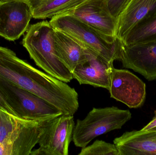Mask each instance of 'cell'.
Segmentation results:
<instances>
[{
  "label": "cell",
  "mask_w": 156,
  "mask_h": 155,
  "mask_svg": "<svg viewBox=\"0 0 156 155\" xmlns=\"http://www.w3.org/2000/svg\"><path fill=\"white\" fill-rule=\"evenodd\" d=\"M155 142L156 143V137L155 138Z\"/></svg>",
  "instance_id": "cell-23"
},
{
  "label": "cell",
  "mask_w": 156,
  "mask_h": 155,
  "mask_svg": "<svg viewBox=\"0 0 156 155\" xmlns=\"http://www.w3.org/2000/svg\"><path fill=\"white\" fill-rule=\"evenodd\" d=\"M155 127H156V111L154 112V116L153 117L152 121H150L146 126H145L142 129V130L147 131V130H150V129Z\"/></svg>",
  "instance_id": "cell-21"
},
{
  "label": "cell",
  "mask_w": 156,
  "mask_h": 155,
  "mask_svg": "<svg viewBox=\"0 0 156 155\" xmlns=\"http://www.w3.org/2000/svg\"><path fill=\"white\" fill-rule=\"evenodd\" d=\"M130 1L131 0H107L110 12L116 20Z\"/></svg>",
  "instance_id": "cell-19"
},
{
  "label": "cell",
  "mask_w": 156,
  "mask_h": 155,
  "mask_svg": "<svg viewBox=\"0 0 156 155\" xmlns=\"http://www.w3.org/2000/svg\"><path fill=\"white\" fill-rule=\"evenodd\" d=\"M150 131H156V127H154V128H152V129H150ZM148 131V130H147Z\"/></svg>",
  "instance_id": "cell-22"
},
{
  "label": "cell",
  "mask_w": 156,
  "mask_h": 155,
  "mask_svg": "<svg viewBox=\"0 0 156 155\" xmlns=\"http://www.w3.org/2000/svg\"><path fill=\"white\" fill-rule=\"evenodd\" d=\"M87 51L86 59L72 73L73 79L80 85H90L109 90L113 65L108 63L94 53Z\"/></svg>",
  "instance_id": "cell-12"
},
{
  "label": "cell",
  "mask_w": 156,
  "mask_h": 155,
  "mask_svg": "<svg viewBox=\"0 0 156 155\" xmlns=\"http://www.w3.org/2000/svg\"><path fill=\"white\" fill-rule=\"evenodd\" d=\"M75 126L74 116L62 114L52 119L40 136L39 148L30 155H68Z\"/></svg>",
  "instance_id": "cell-7"
},
{
  "label": "cell",
  "mask_w": 156,
  "mask_h": 155,
  "mask_svg": "<svg viewBox=\"0 0 156 155\" xmlns=\"http://www.w3.org/2000/svg\"><path fill=\"white\" fill-rule=\"evenodd\" d=\"M111 97L130 108L141 107L146 98L145 83L133 73L113 67L110 88Z\"/></svg>",
  "instance_id": "cell-8"
},
{
  "label": "cell",
  "mask_w": 156,
  "mask_h": 155,
  "mask_svg": "<svg viewBox=\"0 0 156 155\" xmlns=\"http://www.w3.org/2000/svg\"><path fill=\"white\" fill-rule=\"evenodd\" d=\"M79 155H119L114 144L96 140L91 145L82 148Z\"/></svg>",
  "instance_id": "cell-18"
},
{
  "label": "cell",
  "mask_w": 156,
  "mask_h": 155,
  "mask_svg": "<svg viewBox=\"0 0 156 155\" xmlns=\"http://www.w3.org/2000/svg\"><path fill=\"white\" fill-rule=\"evenodd\" d=\"M0 108L8 112V113L13 115L16 116V114L13 111L12 109L9 106L5 99H4L1 92H0Z\"/></svg>",
  "instance_id": "cell-20"
},
{
  "label": "cell",
  "mask_w": 156,
  "mask_h": 155,
  "mask_svg": "<svg viewBox=\"0 0 156 155\" xmlns=\"http://www.w3.org/2000/svg\"><path fill=\"white\" fill-rule=\"evenodd\" d=\"M51 119L25 120L0 108V155H30Z\"/></svg>",
  "instance_id": "cell-4"
},
{
  "label": "cell",
  "mask_w": 156,
  "mask_h": 155,
  "mask_svg": "<svg viewBox=\"0 0 156 155\" xmlns=\"http://www.w3.org/2000/svg\"><path fill=\"white\" fill-rule=\"evenodd\" d=\"M156 14V0H131L117 20L115 36L122 41L139 23Z\"/></svg>",
  "instance_id": "cell-13"
},
{
  "label": "cell",
  "mask_w": 156,
  "mask_h": 155,
  "mask_svg": "<svg viewBox=\"0 0 156 155\" xmlns=\"http://www.w3.org/2000/svg\"><path fill=\"white\" fill-rule=\"evenodd\" d=\"M132 118L128 110L115 106L93 108L83 120L75 124L73 141L77 147H85L94 139L113 130H118Z\"/></svg>",
  "instance_id": "cell-5"
},
{
  "label": "cell",
  "mask_w": 156,
  "mask_h": 155,
  "mask_svg": "<svg viewBox=\"0 0 156 155\" xmlns=\"http://www.w3.org/2000/svg\"><path fill=\"white\" fill-rule=\"evenodd\" d=\"M156 131L142 129L124 133L114 140L119 155H156Z\"/></svg>",
  "instance_id": "cell-14"
},
{
  "label": "cell",
  "mask_w": 156,
  "mask_h": 155,
  "mask_svg": "<svg viewBox=\"0 0 156 155\" xmlns=\"http://www.w3.org/2000/svg\"><path fill=\"white\" fill-rule=\"evenodd\" d=\"M65 14L75 16L105 35L115 37L117 20L111 14L107 0H85Z\"/></svg>",
  "instance_id": "cell-11"
},
{
  "label": "cell",
  "mask_w": 156,
  "mask_h": 155,
  "mask_svg": "<svg viewBox=\"0 0 156 155\" xmlns=\"http://www.w3.org/2000/svg\"><path fill=\"white\" fill-rule=\"evenodd\" d=\"M30 5L33 18H52L66 13L77 7L85 0H26Z\"/></svg>",
  "instance_id": "cell-16"
},
{
  "label": "cell",
  "mask_w": 156,
  "mask_h": 155,
  "mask_svg": "<svg viewBox=\"0 0 156 155\" xmlns=\"http://www.w3.org/2000/svg\"><path fill=\"white\" fill-rule=\"evenodd\" d=\"M55 29L50 22L31 25L22 42L36 64L51 76L66 83L73 79L72 73L58 58L55 46Z\"/></svg>",
  "instance_id": "cell-2"
},
{
  "label": "cell",
  "mask_w": 156,
  "mask_h": 155,
  "mask_svg": "<svg viewBox=\"0 0 156 155\" xmlns=\"http://www.w3.org/2000/svg\"><path fill=\"white\" fill-rule=\"evenodd\" d=\"M49 22L55 30L68 35L110 64L120 60L123 43L116 37L105 35L68 14L53 17Z\"/></svg>",
  "instance_id": "cell-3"
},
{
  "label": "cell",
  "mask_w": 156,
  "mask_h": 155,
  "mask_svg": "<svg viewBox=\"0 0 156 155\" xmlns=\"http://www.w3.org/2000/svg\"><path fill=\"white\" fill-rule=\"evenodd\" d=\"M32 18L26 0H0V36L17 40L27 31Z\"/></svg>",
  "instance_id": "cell-9"
},
{
  "label": "cell",
  "mask_w": 156,
  "mask_h": 155,
  "mask_svg": "<svg viewBox=\"0 0 156 155\" xmlns=\"http://www.w3.org/2000/svg\"><path fill=\"white\" fill-rule=\"evenodd\" d=\"M0 76L50 103L64 114L76 106L75 88L20 59L12 50L0 46Z\"/></svg>",
  "instance_id": "cell-1"
},
{
  "label": "cell",
  "mask_w": 156,
  "mask_h": 155,
  "mask_svg": "<svg viewBox=\"0 0 156 155\" xmlns=\"http://www.w3.org/2000/svg\"><path fill=\"white\" fill-rule=\"evenodd\" d=\"M0 92L16 116L22 119L40 121L63 114L49 102L1 76Z\"/></svg>",
  "instance_id": "cell-6"
},
{
  "label": "cell",
  "mask_w": 156,
  "mask_h": 155,
  "mask_svg": "<svg viewBox=\"0 0 156 155\" xmlns=\"http://www.w3.org/2000/svg\"><path fill=\"white\" fill-rule=\"evenodd\" d=\"M124 45L156 42V14L139 23L122 41Z\"/></svg>",
  "instance_id": "cell-17"
},
{
  "label": "cell",
  "mask_w": 156,
  "mask_h": 155,
  "mask_svg": "<svg viewBox=\"0 0 156 155\" xmlns=\"http://www.w3.org/2000/svg\"><path fill=\"white\" fill-rule=\"evenodd\" d=\"M119 61L124 68L132 69L148 81L156 80V42L123 43Z\"/></svg>",
  "instance_id": "cell-10"
},
{
  "label": "cell",
  "mask_w": 156,
  "mask_h": 155,
  "mask_svg": "<svg viewBox=\"0 0 156 155\" xmlns=\"http://www.w3.org/2000/svg\"><path fill=\"white\" fill-rule=\"evenodd\" d=\"M54 37L58 58L73 72L78 65L86 59L87 49L71 36L61 31L55 30Z\"/></svg>",
  "instance_id": "cell-15"
}]
</instances>
